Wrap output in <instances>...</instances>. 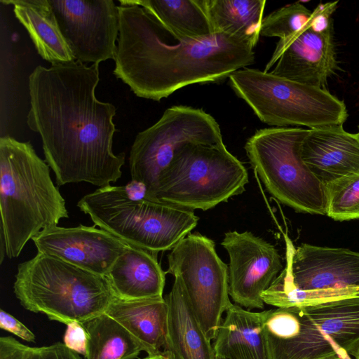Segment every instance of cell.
Listing matches in <instances>:
<instances>
[{
  "label": "cell",
  "mask_w": 359,
  "mask_h": 359,
  "mask_svg": "<svg viewBox=\"0 0 359 359\" xmlns=\"http://www.w3.org/2000/svg\"><path fill=\"white\" fill-rule=\"evenodd\" d=\"M215 359H225V358H221V357L216 356V357H215Z\"/></svg>",
  "instance_id": "cell-38"
},
{
  "label": "cell",
  "mask_w": 359,
  "mask_h": 359,
  "mask_svg": "<svg viewBox=\"0 0 359 359\" xmlns=\"http://www.w3.org/2000/svg\"><path fill=\"white\" fill-rule=\"evenodd\" d=\"M248 174L224 143L182 147L161 174L152 198L180 208L208 210L245 191Z\"/></svg>",
  "instance_id": "cell-6"
},
{
  "label": "cell",
  "mask_w": 359,
  "mask_h": 359,
  "mask_svg": "<svg viewBox=\"0 0 359 359\" xmlns=\"http://www.w3.org/2000/svg\"><path fill=\"white\" fill-rule=\"evenodd\" d=\"M0 212L1 247L8 258L18 257L33 237L69 217L48 164L29 142L8 135L0 139Z\"/></svg>",
  "instance_id": "cell-3"
},
{
  "label": "cell",
  "mask_w": 359,
  "mask_h": 359,
  "mask_svg": "<svg viewBox=\"0 0 359 359\" xmlns=\"http://www.w3.org/2000/svg\"><path fill=\"white\" fill-rule=\"evenodd\" d=\"M308 128L257 130L245 142L246 155L269 193L300 212L327 215L325 187L303 161L301 147Z\"/></svg>",
  "instance_id": "cell-8"
},
{
  "label": "cell",
  "mask_w": 359,
  "mask_h": 359,
  "mask_svg": "<svg viewBox=\"0 0 359 359\" xmlns=\"http://www.w3.org/2000/svg\"><path fill=\"white\" fill-rule=\"evenodd\" d=\"M77 206L95 226L157 254L172 250L199 219L193 210L149 197L145 187L133 180L100 187L83 196Z\"/></svg>",
  "instance_id": "cell-4"
},
{
  "label": "cell",
  "mask_w": 359,
  "mask_h": 359,
  "mask_svg": "<svg viewBox=\"0 0 359 359\" xmlns=\"http://www.w3.org/2000/svg\"><path fill=\"white\" fill-rule=\"evenodd\" d=\"M0 359H42V357L40 347H30L11 337H1Z\"/></svg>",
  "instance_id": "cell-30"
},
{
  "label": "cell",
  "mask_w": 359,
  "mask_h": 359,
  "mask_svg": "<svg viewBox=\"0 0 359 359\" xmlns=\"http://www.w3.org/2000/svg\"><path fill=\"white\" fill-rule=\"evenodd\" d=\"M359 295V287L328 289L302 290L293 282L290 258L286 251V266L262 294L264 303L276 308L305 307L341 298Z\"/></svg>",
  "instance_id": "cell-27"
},
{
  "label": "cell",
  "mask_w": 359,
  "mask_h": 359,
  "mask_svg": "<svg viewBox=\"0 0 359 359\" xmlns=\"http://www.w3.org/2000/svg\"><path fill=\"white\" fill-rule=\"evenodd\" d=\"M204 4L215 33L229 35L255 48L265 0H204Z\"/></svg>",
  "instance_id": "cell-24"
},
{
  "label": "cell",
  "mask_w": 359,
  "mask_h": 359,
  "mask_svg": "<svg viewBox=\"0 0 359 359\" xmlns=\"http://www.w3.org/2000/svg\"><path fill=\"white\" fill-rule=\"evenodd\" d=\"M212 347L225 359H271L262 312H252L238 304L226 311Z\"/></svg>",
  "instance_id": "cell-21"
},
{
  "label": "cell",
  "mask_w": 359,
  "mask_h": 359,
  "mask_svg": "<svg viewBox=\"0 0 359 359\" xmlns=\"http://www.w3.org/2000/svg\"><path fill=\"white\" fill-rule=\"evenodd\" d=\"M191 143H224L218 123L202 109L168 108L157 122L137 135L129 156L131 180L143 184L151 198L161 174L177 152Z\"/></svg>",
  "instance_id": "cell-9"
},
{
  "label": "cell",
  "mask_w": 359,
  "mask_h": 359,
  "mask_svg": "<svg viewBox=\"0 0 359 359\" xmlns=\"http://www.w3.org/2000/svg\"><path fill=\"white\" fill-rule=\"evenodd\" d=\"M168 306L166 347L175 359H215V353L191 305L182 280L174 276Z\"/></svg>",
  "instance_id": "cell-19"
},
{
  "label": "cell",
  "mask_w": 359,
  "mask_h": 359,
  "mask_svg": "<svg viewBox=\"0 0 359 359\" xmlns=\"http://www.w3.org/2000/svg\"><path fill=\"white\" fill-rule=\"evenodd\" d=\"M271 359H321L336 353L302 307L262 311Z\"/></svg>",
  "instance_id": "cell-16"
},
{
  "label": "cell",
  "mask_w": 359,
  "mask_h": 359,
  "mask_svg": "<svg viewBox=\"0 0 359 359\" xmlns=\"http://www.w3.org/2000/svg\"><path fill=\"white\" fill-rule=\"evenodd\" d=\"M168 306L165 298L123 300L114 297L104 313L122 325L148 355L166 347Z\"/></svg>",
  "instance_id": "cell-20"
},
{
  "label": "cell",
  "mask_w": 359,
  "mask_h": 359,
  "mask_svg": "<svg viewBox=\"0 0 359 359\" xmlns=\"http://www.w3.org/2000/svg\"><path fill=\"white\" fill-rule=\"evenodd\" d=\"M0 327L26 341H35V335L28 327L3 309L0 310Z\"/></svg>",
  "instance_id": "cell-32"
},
{
  "label": "cell",
  "mask_w": 359,
  "mask_h": 359,
  "mask_svg": "<svg viewBox=\"0 0 359 359\" xmlns=\"http://www.w3.org/2000/svg\"><path fill=\"white\" fill-rule=\"evenodd\" d=\"M12 4L39 55L51 64L76 60L60 29L48 0H1Z\"/></svg>",
  "instance_id": "cell-22"
},
{
  "label": "cell",
  "mask_w": 359,
  "mask_h": 359,
  "mask_svg": "<svg viewBox=\"0 0 359 359\" xmlns=\"http://www.w3.org/2000/svg\"><path fill=\"white\" fill-rule=\"evenodd\" d=\"M81 324L88 334L85 359H135L143 351L130 332L106 313Z\"/></svg>",
  "instance_id": "cell-26"
},
{
  "label": "cell",
  "mask_w": 359,
  "mask_h": 359,
  "mask_svg": "<svg viewBox=\"0 0 359 359\" xmlns=\"http://www.w3.org/2000/svg\"><path fill=\"white\" fill-rule=\"evenodd\" d=\"M168 261L166 273L180 278L207 339L214 340L222 314L233 304L229 294V268L219 257L215 242L190 233L171 250Z\"/></svg>",
  "instance_id": "cell-10"
},
{
  "label": "cell",
  "mask_w": 359,
  "mask_h": 359,
  "mask_svg": "<svg viewBox=\"0 0 359 359\" xmlns=\"http://www.w3.org/2000/svg\"><path fill=\"white\" fill-rule=\"evenodd\" d=\"M38 252L106 276L127 243L95 226H52L32 238Z\"/></svg>",
  "instance_id": "cell-14"
},
{
  "label": "cell",
  "mask_w": 359,
  "mask_h": 359,
  "mask_svg": "<svg viewBox=\"0 0 359 359\" xmlns=\"http://www.w3.org/2000/svg\"><path fill=\"white\" fill-rule=\"evenodd\" d=\"M327 215L337 221L359 219V173L326 184Z\"/></svg>",
  "instance_id": "cell-28"
},
{
  "label": "cell",
  "mask_w": 359,
  "mask_h": 359,
  "mask_svg": "<svg viewBox=\"0 0 359 359\" xmlns=\"http://www.w3.org/2000/svg\"><path fill=\"white\" fill-rule=\"evenodd\" d=\"M303 161L325 186L359 173V137L343 124L308 129L301 147Z\"/></svg>",
  "instance_id": "cell-17"
},
{
  "label": "cell",
  "mask_w": 359,
  "mask_h": 359,
  "mask_svg": "<svg viewBox=\"0 0 359 359\" xmlns=\"http://www.w3.org/2000/svg\"><path fill=\"white\" fill-rule=\"evenodd\" d=\"M99 81V64L79 60L39 65L29 76L27 125L39 134L58 186L100 188L121 177L125 153L112 149L116 108L97 99Z\"/></svg>",
  "instance_id": "cell-1"
},
{
  "label": "cell",
  "mask_w": 359,
  "mask_h": 359,
  "mask_svg": "<svg viewBox=\"0 0 359 359\" xmlns=\"http://www.w3.org/2000/svg\"><path fill=\"white\" fill-rule=\"evenodd\" d=\"M358 131L357 134H358V135L359 137V126H358Z\"/></svg>",
  "instance_id": "cell-39"
},
{
  "label": "cell",
  "mask_w": 359,
  "mask_h": 359,
  "mask_svg": "<svg viewBox=\"0 0 359 359\" xmlns=\"http://www.w3.org/2000/svg\"><path fill=\"white\" fill-rule=\"evenodd\" d=\"M76 60H114L119 11L113 0H48Z\"/></svg>",
  "instance_id": "cell-11"
},
{
  "label": "cell",
  "mask_w": 359,
  "mask_h": 359,
  "mask_svg": "<svg viewBox=\"0 0 359 359\" xmlns=\"http://www.w3.org/2000/svg\"><path fill=\"white\" fill-rule=\"evenodd\" d=\"M40 351L42 359H82L77 353L60 342L40 347Z\"/></svg>",
  "instance_id": "cell-33"
},
{
  "label": "cell",
  "mask_w": 359,
  "mask_h": 359,
  "mask_svg": "<svg viewBox=\"0 0 359 359\" xmlns=\"http://www.w3.org/2000/svg\"><path fill=\"white\" fill-rule=\"evenodd\" d=\"M321 359H341L339 358V356L337 353H333L331 355H329L327 356H325Z\"/></svg>",
  "instance_id": "cell-37"
},
{
  "label": "cell",
  "mask_w": 359,
  "mask_h": 359,
  "mask_svg": "<svg viewBox=\"0 0 359 359\" xmlns=\"http://www.w3.org/2000/svg\"><path fill=\"white\" fill-rule=\"evenodd\" d=\"M349 354L353 355L355 359H359V344Z\"/></svg>",
  "instance_id": "cell-36"
},
{
  "label": "cell",
  "mask_w": 359,
  "mask_h": 359,
  "mask_svg": "<svg viewBox=\"0 0 359 359\" xmlns=\"http://www.w3.org/2000/svg\"><path fill=\"white\" fill-rule=\"evenodd\" d=\"M327 339L330 341L332 345L334 352L341 358V359H351L349 356L348 352L344 348H341L338 346L335 342H334L330 337L325 334Z\"/></svg>",
  "instance_id": "cell-34"
},
{
  "label": "cell",
  "mask_w": 359,
  "mask_h": 359,
  "mask_svg": "<svg viewBox=\"0 0 359 359\" xmlns=\"http://www.w3.org/2000/svg\"><path fill=\"white\" fill-rule=\"evenodd\" d=\"M311 15L312 11L300 2L286 5L263 18L260 36L287 39L304 28Z\"/></svg>",
  "instance_id": "cell-29"
},
{
  "label": "cell",
  "mask_w": 359,
  "mask_h": 359,
  "mask_svg": "<svg viewBox=\"0 0 359 359\" xmlns=\"http://www.w3.org/2000/svg\"><path fill=\"white\" fill-rule=\"evenodd\" d=\"M333 25L316 32L308 24L285 39H279L264 72L313 87L325 88L338 65Z\"/></svg>",
  "instance_id": "cell-13"
},
{
  "label": "cell",
  "mask_w": 359,
  "mask_h": 359,
  "mask_svg": "<svg viewBox=\"0 0 359 359\" xmlns=\"http://www.w3.org/2000/svg\"><path fill=\"white\" fill-rule=\"evenodd\" d=\"M143 359H175V358L171 352L168 351H163L154 355H148Z\"/></svg>",
  "instance_id": "cell-35"
},
{
  "label": "cell",
  "mask_w": 359,
  "mask_h": 359,
  "mask_svg": "<svg viewBox=\"0 0 359 359\" xmlns=\"http://www.w3.org/2000/svg\"><path fill=\"white\" fill-rule=\"evenodd\" d=\"M175 37L200 39L215 34L204 0H132Z\"/></svg>",
  "instance_id": "cell-23"
},
{
  "label": "cell",
  "mask_w": 359,
  "mask_h": 359,
  "mask_svg": "<svg viewBox=\"0 0 359 359\" xmlns=\"http://www.w3.org/2000/svg\"><path fill=\"white\" fill-rule=\"evenodd\" d=\"M221 244L229 256V296L241 306L262 309V294L283 269L278 250L249 231H228Z\"/></svg>",
  "instance_id": "cell-12"
},
{
  "label": "cell",
  "mask_w": 359,
  "mask_h": 359,
  "mask_svg": "<svg viewBox=\"0 0 359 359\" xmlns=\"http://www.w3.org/2000/svg\"><path fill=\"white\" fill-rule=\"evenodd\" d=\"M157 255L127 244L105 276L114 297L123 300L162 297L166 272Z\"/></svg>",
  "instance_id": "cell-18"
},
{
  "label": "cell",
  "mask_w": 359,
  "mask_h": 359,
  "mask_svg": "<svg viewBox=\"0 0 359 359\" xmlns=\"http://www.w3.org/2000/svg\"><path fill=\"white\" fill-rule=\"evenodd\" d=\"M229 80L237 96L269 126L312 129L344 124L348 118L344 101L325 88L250 67L234 72Z\"/></svg>",
  "instance_id": "cell-7"
},
{
  "label": "cell",
  "mask_w": 359,
  "mask_h": 359,
  "mask_svg": "<svg viewBox=\"0 0 359 359\" xmlns=\"http://www.w3.org/2000/svg\"><path fill=\"white\" fill-rule=\"evenodd\" d=\"M114 74L140 97L160 101L189 85L220 81L255 63L254 48L223 33L179 39L132 0H119Z\"/></svg>",
  "instance_id": "cell-2"
},
{
  "label": "cell",
  "mask_w": 359,
  "mask_h": 359,
  "mask_svg": "<svg viewBox=\"0 0 359 359\" xmlns=\"http://www.w3.org/2000/svg\"><path fill=\"white\" fill-rule=\"evenodd\" d=\"M302 308L321 332L348 354L359 344V295Z\"/></svg>",
  "instance_id": "cell-25"
},
{
  "label": "cell",
  "mask_w": 359,
  "mask_h": 359,
  "mask_svg": "<svg viewBox=\"0 0 359 359\" xmlns=\"http://www.w3.org/2000/svg\"><path fill=\"white\" fill-rule=\"evenodd\" d=\"M13 292L25 309L66 325L104 313L115 297L106 276L40 252L18 264Z\"/></svg>",
  "instance_id": "cell-5"
},
{
  "label": "cell",
  "mask_w": 359,
  "mask_h": 359,
  "mask_svg": "<svg viewBox=\"0 0 359 359\" xmlns=\"http://www.w3.org/2000/svg\"><path fill=\"white\" fill-rule=\"evenodd\" d=\"M294 284L302 290L359 287V252L302 243L295 248L285 235Z\"/></svg>",
  "instance_id": "cell-15"
},
{
  "label": "cell",
  "mask_w": 359,
  "mask_h": 359,
  "mask_svg": "<svg viewBox=\"0 0 359 359\" xmlns=\"http://www.w3.org/2000/svg\"><path fill=\"white\" fill-rule=\"evenodd\" d=\"M64 344L78 354L86 353L88 334L83 325L77 321L67 325L64 335Z\"/></svg>",
  "instance_id": "cell-31"
}]
</instances>
